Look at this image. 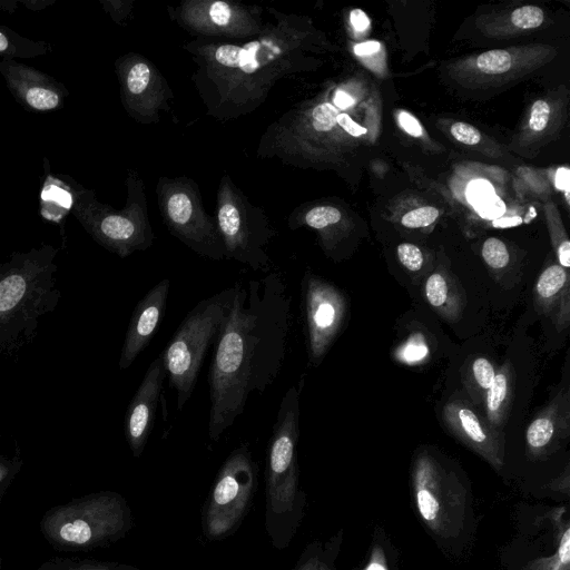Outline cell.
<instances>
[{
    "label": "cell",
    "mask_w": 570,
    "mask_h": 570,
    "mask_svg": "<svg viewBox=\"0 0 570 570\" xmlns=\"http://www.w3.org/2000/svg\"><path fill=\"white\" fill-rule=\"evenodd\" d=\"M229 315L208 372V436L217 442L243 414L252 393L278 376L286 355L292 296L279 273L234 284Z\"/></svg>",
    "instance_id": "cell-1"
},
{
    "label": "cell",
    "mask_w": 570,
    "mask_h": 570,
    "mask_svg": "<svg viewBox=\"0 0 570 570\" xmlns=\"http://www.w3.org/2000/svg\"><path fill=\"white\" fill-rule=\"evenodd\" d=\"M59 248L42 244L13 252L0 263V361L33 342L40 321L60 301L56 262Z\"/></svg>",
    "instance_id": "cell-2"
},
{
    "label": "cell",
    "mask_w": 570,
    "mask_h": 570,
    "mask_svg": "<svg viewBox=\"0 0 570 570\" xmlns=\"http://www.w3.org/2000/svg\"><path fill=\"white\" fill-rule=\"evenodd\" d=\"M130 528V510L112 491L90 493L50 508L39 529L58 551L90 550L110 543Z\"/></svg>",
    "instance_id": "cell-3"
},
{
    "label": "cell",
    "mask_w": 570,
    "mask_h": 570,
    "mask_svg": "<svg viewBox=\"0 0 570 570\" xmlns=\"http://www.w3.org/2000/svg\"><path fill=\"white\" fill-rule=\"evenodd\" d=\"M234 285L199 301L184 317L161 352L169 386L181 411L191 396L205 356L218 340L230 312Z\"/></svg>",
    "instance_id": "cell-4"
},
{
    "label": "cell",
    "mask_w": 570,
    "mask_h": 570,
    "mask_svg": "<svg viewBox=\"0 0 570 570\" xmlns=\"http://www.w3.org/2000/svg\"><path fill=\"white\" fill-rule=\"evenodd\" d=\"M298 438L299 391L291 386L281 400L267 446L266 490L274 513L289 511L297 494Z\"/></svg>",
    "instance_id": "cell-5"
},
{
    "label": "cell",
    "mask_w": 570,
    "mask_h": 570,
    "mask_svg": "<svg viewBox=\"0 0 570 570\" xmlns=\"http://www.w3.org/2000/svg\"><path fill=\"white\" fill-rule=\"evenodd\" d=\"M556 56L546 45H527L488 50L453 61L448 73L468 89H490L520 80Z\"/></svg>",
    "instance_id": "cell-6"
},
{
    "label": "cell",
    "mask_w": 570,
    "mask_h": 570,
    "mask_svg": "<svg viewBox=\"0 0 570 570\" xmlns=\"http://www.w3.org/2000/svg\"><path fill=\"white\" fill-rule=\"evenodd\" d=\"M257 483V465L248 444L243 443L222 465L205 512V530L210 538L232 532L244 517Z\"/></svg>",
    "instance_id": "cell-7"
},
{
    "label": "cell",
    "mask_w": 570,
    "mask_h": 570,
    "mask_svg": "<svg viewBox=\"0 0 570 570\" xmlns=\"http://www.w3.org/2000/svg\"><path fill=\"white\" fill-rule=\"evenodd\" d=\"M301 289L308 362L317 366L345 325L347 298L334 284L311 272L302 277Z\"/></svg>",
    "instance_id": "cell-8"
},
{
    "label": "cell",
    "mask_w": 570,
    "mask_h": 570,
    "mask_svg": "<svg viewBox=\"0 0 570 570\" xmlns=\"http://www.w3.org/2000/svg\"><path fill=\"white\" fill-rule=\"evenodd\" d=\"M0 73L14 99L32 111L58 110L69 95L63 83L17 60L2 59Z\"/></svg>",
    "instance_id": "cell-9"
},
{
    "label": "cell",
    "mask_w": 570,
    "mask_h": 570,
    "mask_svg": "<svg viewBox=\"0 0 570 570\" xmlns=\"http://www.w3.org/2000/svg\"><path fill=\"white\" fill-rule=\"evenodd\" d=\"M167 376L163 354L148 366L125 415V436L135 458L142 453L154 428L163 384Z\"/></svg>",
    "instance_id": "cell-10"
},
{
    "label": "cell",
    "mask_w": 570,
    "mask_h": 570,
    "mask_svg": "<svg viewBox=\"0 0 570 570\" xmlns=\"http://www.w3.org/2000/svg\"><path fill=\"white\" fill-rule=\"evenodd\" d=\"M442 419L449 431L461 442L493 466L502 465L503 449L499 432L468 400L455 397L448 401L442 409Z\"/></svg>",
    "instance_id": "cell-11"
},
{
    "label": "cell",
    "mask_w": 570,
    "mask_h": 570,
    "mask_svg": "<svg viewBox=\"0 0 570 570\" xmlns=\"http://www.w3.org/2000/svg\"><path fill=\"white\" fill-rule=\"evenodd\" d=\"M169 287V279H161L135 306L120 351V370H127L134 363L157 332L166 311Z\"/></svg>",
    "instance_id": "cell-12"
},
{
    "label": "cell",
    "mask_w": 570,
    "mask_h": 570,
    "mask_svg": "<svg viewBox=\"0 0 570 570\" xmlns=\"http://www.w3.org/2000/svg\"><path fill=\"white\" fill-rule=\"evenodd\" d=\"M535 309L549 316L557 331L562 332L570 323V275L559 264L548 265L538 276L533 287Z\"/></svg>",
    "instance_id": "cell-13"
},
{
    "label": "cell",
    "mask_w": 570,
    "mask_h": 570,
    "mask_svg": "<svg viewBox=\"0 0 570 570\" xmlns=\"http://www.w3.org/2000/svg\"><path fill=\"white\" fill-rule=\"evenodd\" d=\"M569 399V389L566 387L530 422L525 431V442L532 454H543L552 449L556 442L568 435L570 428Z\"/></svg>",
    "instance_id": "cell-14"
},
{
    "label": "cell",
    "mask_w": 570,
    "mask_h": 570,
    "mask_svg": "<svg viewBox=\"0 0 570 570\" xmlns=\"http://www.w3.org/2000/svg\"><path fill=\"white\" fill-rule=\"evenodd\" d=\"M426 302L448 321L460 318L464 307V297L454 276L445 271H435L424 283Z\"/></svg>",
    "instance_id": "cell-15"
},
{
    "label": "cell",
    "mask_w": 570,
    "mask_h": 570,
    "mask_svg": "<svg viewBox=\"0 0 570 570\" xmlns=\"http://www.w3.org/2000/svg\"><path fill=\"white\" fill-rule=\"evenodd\" d=\"M513 384V366L510 361H505L497 371L495 377L488 390L484 400V417L498 432H501L510 412Z\"/></svg>",
    "instance_id": "cell-16"
},
{
    "label": "cell",
    "mask_w": 570,
    "mask_h": 570,
    "mask_svg": "<svg viewBox=\"0 0 570 570\" xmlns=\"http://www.w3.org/2000/svg\"><path fill=\"white\" fill-rule=\"evenodd\" d=\"M51 51L50 43L31 40L6 26H0V56L2 59H30Z\"/></svg>",
    "instance_id": "cell-17"
},
{
    "label": "cell",
    "mask_w": 570,
    "mask_h": 570,
    "mask_svg": "<svg viewBox=\"0 0 570 570\" xmlns=\"http://www.w3.org/2000/svg\"><path fill=\"white\" fill-rule=\"evenodd\" d=\"M495 374L494 365L487 357L480 356L472 361L466 373L465 384L475 404L484 402Z\"/></svg>",
    "instance_id": "cell-18"
},
{
    "label": "cell",
    "mask_w": 570,
    "mask_h": 570,
    "mask_svg": "<svg viewBox=\"0 0 570 570\" xmlns=\"http://www.w3.org/2000/svg\"><path fill=\"white\" fill-rule=\"evenodd\" d=\"M248 48H242L234 45H224L218 47L215 52V58L218 63L230 67L239 68L245 72H254L261 66L256 58V50L259 43H250Z\"/></svg>",
    "instance_id": "cell-19"
},
{
    "label": "cell",
    "mask_w": 570,
    "mask_h": 570,
    "mask_svg": "<svg viewBox=\"0 0 570 570\" xmlns=\"http://www.w3.org/2000/svg\"><path fill=\"white\" fill-rule=\"evenodd\" d=\"M36 570H131L128 567L90 559L56 557L43 561Z\"/></svg>",
    "instance_id": "cell-20"
},
{
    "label": "cell",
    "mask_w": 570,
    "mask_h": 570,
    "mask_svg": "<svg viewBox=\"0 0 570 570\" xmlns=\"http://www.w3.org/2000/svg\"><path fill=\"white\" fill-rule=\"evenodd\" d=\"M218 224L228 253L232 254L242 232V218L238 209L233 204L223 205L218 212Z\"/></svg>",
    "instance_id": "cell-21"
},
{
    "label": "cell",
    "mask_w": 570,
    "mask_h": 570,
    "mask_svg": "<svg viewBox=\"0 0 570 570\" xmlns=\"http://www.w3.org/2000/svg\"><path fill=\"white\" fill-rule=\"evenodd\" d=\"M481 255L487 265L493 271L503 269L510 261L507 245L497 237H489L484 240Z\"/></svg>",
    "instance_id": "cell-22"
},
{
    "label": "cell",
    "mask_w": 570,
    "mask_h": 570,
    "mask_svg": "<svg viewBox=\"0 0 570 570\" xmlns=\"http://www.w3.org/2000/svg\"><path fill=\"white\" fill-rule=\"evenodd\" d=\"M509 19L514 29L530 30L543 23L544 12L537 6H522L511 11Z\"/></svg>",
    "instance_id": "cell-23"
},
{
    "label": "cell",
    "mask_w": 570,
    "mask_h": 570,
    "mask_svg": "<svg viewBox=\"0 0 570 570\" xmlns=\"http://www.w3.org/2000/svg\"><path fill=\"white\" fill-rule=\"evenodd\" d=\"M168 216L173 223L185 226L191 218L193 206L186 194L177 193L170 196L167 203Z\"/></svg>",
    "instance_id": "cell-24"
},
{
    "label": "cell",
    "mask_w": 570,
    "mask_h": 570,
    "mask_svg": "<svg viewBox=\"0 0 570 570\" xmlns=\"http://www.w3.org/2000/svg\"><path fill=\"white\" fill-rule=\"evenodd\" d=\"M341 218L342 214L336 207L317 206L307 212L305 223L307 226L321 230L338 223Z\"/></svg>",
    "instance_id": "cell-25"
},
{
    "label": "cell",
    "mask_w": 570,
    "mask_h": 570,
    "mask_svg": "<svg viewBox=\"0 0 570 570\" xmlns=\"http://www.w3.org/2000/svg\"><path fill=\"white\" fill-rule=\"evenodd\" d=\"M440 215L438 208L433 206H423L405 213L401 218V224L406 228H422L433 224Z\"/></svg>",
    "instance_id": "cell-26"
},
{
    "label": "cell",
    "mask_w": 570,
    "mask_h": 570,
    "mask_svg": "<svg viewBox=\"0 0 570 570\" xmlns=\"http://www.w3.org/2000/svg\"><path fill=\"white\" fill-rule=\"evenodd\" d=\"M22 464L19 456L10 458L0 453V502L21 471Z\"/></svg>",
    "instance_id": "cell-27"
},
{
    "label": "cell",
    "mask_w": 570,
    "mask_h": 570,
    "mask_svg": "<svg viewBox=\"0 0 570 570\" xmlns=\"http://www.w3.org/2000/svg\"><path fill=\"white\" fill-rule=\"evenodd\" d=\"M552 109L544 99H538L533 102L528 120V127L532 132H543L551 121Z\"/></svg>",
    "instance_id": "cell-28"
},
{
    "label": "cell",
    "mask_w": 570,
    "mask_h": 570,
    "mask_svg": "<svg viewBox=\"0 0 570 570\" xmlns=\"http://www.w3.org/2000/svg\"><path fill=\"white\" fill-rule=\"evenodd\" d=\"M397 258L409 272H420L424 264V255L420 247L411 243H402L397 246Z\"/></svg>",
    "instance_id": "cell-29"
},
{
    "label": "cell",
    "mask_w": 570,
    "mask_h": 570,
    "mask_svg": "<svg viewBox=\"0 0 570 570\" xmlns=\"http://www.w3.org/2000/svg\"><path fill=\"white\" fill-rule=\"evenodd\" d=\"M338 114L337 108L328 102L318 105L312 112L313 127L317 131L331 130L336 125Z\"/></svg>",
    "instance_id": "cell-30"
},
{
    "label": "cell",
    "mask_w": 570,
    "mask_h": 570,
    "mask_svg": "<svg viewBox=\"0 0 570 570\" xmlns=\"http://www.w3.org/2000/svg\"><path fill=\"white\" fill-rule=\"evenodd\" d=\"M150 78V70L144 62L135 63L128 71L127 75V88L130 94L139 95L148 86Z\"/></svg>",
    "instance_id": "cell-31"
},
{
    "label": "cell",
    "mask_w": 570,
    "mask_h": 570,
    "mask_svg": "<svg viewBox=\"0 0 570 570\" xmlns=\"http://www.w3.org/2000/svg\"><path fill=\"white\" fill-rule=\"evenodd\" d=\"M452 136L464 145H476L481 141V132L472 125L458 121L451 126Z\"/></svg>",
    "instance_id": "cell-32"
},
{
    "label": "cell",
    "mask_w": 570,
    "mask_h": 570,
    "mask_svg": "<svg viewBox=\"0 0 570 570\" xmlns=\"http://www.w3.org/2000/svg\"><path fill=\"white\" fill-rule=\"evenodd\" d=\"M493 195H495L493 187L487 180H474L466 188V198L473 206L481 204Z\"/></svg>",
    "instance_id": "cell-33"
},
{
    "label": "cell",
    "mask_w": 570,
    "mask_h": 570,
    "mask_svg": "<svg viewBox=\"0 0 570 570\" xmlns=\"http://www.w3.org/2000/svg\"><path fill=\"white\" fill-rule=\"evenodd\" d=\"M474 207L482 217L491 218L493 220L501 216L505 210L504 204L495 195Z\"/></svg>",
    "instance_id": "cell-34"
},
{
    "label": "cell",
    "mask_w": 570,
    "mask_h": 570,
    "mask_svg": "<svg viewBox=\"0 0 570 570\" xmlns=\"http://www.w3.org/2000/svg\"><path fill=\"white\" fill-rule=\"evenodd\" d=\"M209 16L217 26H225L230 20L232 11L226 2L215 1L210 4Z\"/></svg>",
    "instance_id": "cell-35"
},
{
    "label": "cell",
    "mask_w": 570,
    "mask_h": 570,
    "mask_svg": "<svg viewBox=\"0 0 570 570\" xmlns=\"http://www.w3.org/2000/svg\"><path fill=\"white\" fill-rule=\"evenodd\" d=\"M401 127L412 137L422 136V127L420 122L410 112L400 111L397 116Z\"/></svg>",
    "instance_id": "cell-36"
},
{
    "label": "cell",
    "mask_w": 570,
    "mask_h": 570,
    "mask_svg": "<svg viewBox=\"0 0 570 570\" xmlns=\"http://www.w3.org/2000/svg\"><path fill=\"white\" fill-rule=\"evenodd\" d=\"M336 124L353 137H360L366 134V129L355 122L347 114H338Z\"/></svg>",
    "instance_id": "cell-37"
},
{
    "label": "cell",
    "mask_w": 570,
    "mask_h": 570,
    "mask_svg": "<svg viewBox=\"0 0 570 570\" xmlns=\"http://www.w3.org/2000/svg\"><path fill=\"white\" fill-rule=\"evenodd\" d=\"M350 22L357 32H363L370 28V19L361 9H353L351 11Z\"/></svg>",
    "instance_id": "cell-38"
},
{
    "label": "cell",
    "mask_w": 570,
    "mask_h": 570,
    "mask_svg": "<svg viewBox=\"0 0 570 570\" xmlns=\"http://www.w3.org/2000/svg\"><path fill=\"white\" fill-rule=\"evenodd\" d=\"M569 169L568 168H559L556 173V187L560 190L566 191L567 200L569 199Z\"/></svg>",
    "instance_id": "cell-39"
},
{
    "label": "cell",
    "mask_w": 570,
    "mask_h": 570,
    "mask_svg": "<svg viewBox=\"0 0 570 570\" xmlns=\"http://www.w3.org/2000/svg\"><path fill=\"white\" fill-rule=\"evenodd\" d=\"M380 48H381V45L379 41L370 40V41L356 45L354 48V52L357 56H366V55H372V53L377 52L380 50Z\"/></svg>",
    "instance_id": "cell-40"
},
{
    "label": "cell",
    "mask_w": 570,
    "mask_h": 570,
    "mask_svg": "<svg viewBox=\"0 0 570 570\" xmlns=\"http://www.w3.org/2000/svg\"><path fill=\"white\" fill-rule=\"evenodd\" d=\"M354 99L345 91L337 90L334 96V104L341 109H346L354 105Z\"/></svg>",
    "instance_id": "cell-41"
},
{
    "label": "cell",
    "mask_w": 570,
    "mask_h": 570,
    "mask_svg": "<svg viewBox=\"0 0 570 570\" xmlns=\"http://www.w3.org/2000/svg\"><path fill=\"white\" fill-rule=\"evenodd\" d=\"M19 2L30 10H42L48 6L52 4L53 0H19Z\"/></svg>",
    "instance_id": "cell-42"
},
{
    "label": "cell",
    "mask_w": 570,
    "mask_h": 570,
    "mask_svg": "<svg viewBox=\"0 0 570 570\" xmlns=\"http://www.w3.org/2000/svg\"><path fill=\"white\" fill-rule=\"evenodd\" d=\"M522 223V218L519 216L514 217H504V218H497L493 220L492 225L494 227L505 228V227H512L520 225Z\"/></svg>",
    "instance_id": "cell-43"
},
{
    "label": "cell",
    "mask_w": 570,
    "mask_h": 570,
    "mask_svg": "<svg viewBox=\"0 0 570 570\" xmlns=\"http://www.w3.org/2000/svg\"><path fill=\"white\" fill-rule=\"evenodd\" d=\"M320 559L318 554L314 553L301 562L296 570H318Z\"/></svg>",
    "instance_id": "cell-44"
},
{
    "label": "cell",
    "mask_w": 570,
    "mask_h": 570,
    "mask_svg": "<svg viewBox=\"0 0 570 570\" xmlns=\"http://www.w3.org/2000/svg\"><path fill=\"white\" fill-rule=\"evenodd\" d=\"M19 0H1L0 1V10H6L8 12H14L17 10Z\"/></svg>",
    "instance_id": "cell-45"
},
{
    "label": "cell",
    "mask_w": 570,
    "mask_h": 570,
    "mask_svg": "<svg viewBox=\"0 0 570 570\" xmlns=\"http://www.w3.org/2000/svg\"><path fill=\"white\" fill-rule=\"evenodd\" d=\"M318 570H331L325 562L320 561Z\"/></svg>",
    "instance_id": "cell-46"
},
{
    "label": "cell",
    "mask_w": 570,
    "mask_h": 570,
    "mask_svg": "<svg viewBox=\"0 0 570 570\" xmlns=\"http://www.w3.org/2000/svg\"><path fill=\"white\" fill-rule=\"evenodd\" d=\"M2 569V553H1V549H0V570Z\"/></svg>",
    "instance_id": "cell-47"
}]
</instances>
